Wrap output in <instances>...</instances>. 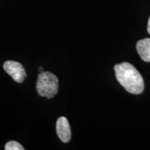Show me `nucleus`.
<instances>
[{
  "label": "nucleus",
  "mask_w": 150,
  "mask_h": 150,
  "mask_svg": "<svg viewBox=\"0 0 150 150\" xmlns=\"http://www.w3.org/2000/svg\"><path fill=\"white\" fill-rule=\"evenodd\" d=\"M43 70H44V69H43V67H40L38 68V71L40 72H43Z\"/></svg>",
  "instance_id": "nucleus-8"
},
{
  "label": "nucleus",
  "mask_w": 150,
  "mask_h": 150,
  "mask_svg": "<svg viewBox=\"0 0 150 150\" xmlns=\"http://www.w3.org/2000/svg\"><path fill=\"white\" fill-rule=\"evenodd\" d=\"M117 81L129 93L138 95L144 91V80L134 65L122 63L114 66Z\"/></svg>",
  "instance_id": "nucleus-1"
},
{
  "label": "nucleus",
  "mask_w": 150,
  "mask_h": 150,
  "mask_svg": "<svg viewBox=\"0 0 150 150\" xmlns=\"http://www.w3.org/2000/svg\"><path fill=\"white\" fill-rule=\"evenodd\" d=\"M56 133L62 142H67L71 139L70 126L65 117H60L56 122Z\"/></svg>",
  "instance_id": "nucleus-4"
},
{
  "label": "nucleus",
  "mask_w": 150,
  "mask_h": 150,
  "mask_svg": "<svg viewBox=\"0 0 150 150\" xmlns=\"http://www.w3.org/2000/svg\"><path fill=\"white\" fill-rule=\"evenodd\" d=\"M36 90L41 97L53 98L59 90V79L57 76L50 72H40L36 81Z\"/></svg>",
  "instance_id": "nucleus-2"
},
{
  "label": "nucleus",
  "mask_w": 150,
  "mask_h": 150,
  "mask_svg": "<svg viewBox=\"0 0 150 150\" xmlns=\"http://www.w3.org/2000/svg\"><path fill=\"white\" fill-rule=\"evenodd\" d=\"M136 50L142 60L150 63V38H145L138 41Z\"/></svg>",
  "instance_id": "nucleus-5"
},
{
  "label": "nucleus",
  "mask_w": 150,
  "mask_h": 150,
  "mask_svg": "<svg viewBox=\"0 0 150 150\" xmlns=\"http://www.w3.org/2000/svg\"><path fill=\"white\" fill-rule=\"evenodd\" d=\"M4 69L13 78L15 81L22 83L27 77L25 69L21 63L17 61H8L4 63Z\"/></svg>",
  "instance_id": "nucleus-3"
},
{
  "label": "nucleus",
  "mask_w": 150,
  "mask_h": 150,
  "mask_svg": "<svg viewBox=\"0 0 150 150\" xmlns=\"http://www.w3.org/2000/svg\"><path fill=\"white\" fill-rule=\"evenodd\" d=\"M6 150H24V148L22 145L16 141H9L5 145Z\"/></svg>",
  "instance_id": "nucleus-6"
},
{
  "label": "nucleus",
  "mask_w": 150,
  "mask_h": 150,
  "mask_svg": "<svg viewBox=\"0 0 150 150\" xmlns=\"http://www.w3.org/2000/svg\"><path fill=\"white\" fill-rule=\"evenodd\" d=\"M147 32L149 33L150 35V17L149 18V21H148V25H147Z\"/></svg>",
  "instance_id": "nucleus-7"
}]
</instances>
